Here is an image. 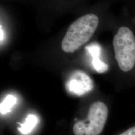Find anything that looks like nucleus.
<instances>
[{"label": "nucleus", "mask_w": 135, "mask_h": 135, "mask_svg": "<svg viewBox=\"0 0 135 135\" xmlns=\"http://www.w3.org/2000/svg\"><path fill=\"white\" fill-rule=\"evenodd\" d=\"M16 98L13 94H8L5 98L0 105V113L1 114H5L11 111V108L16 104Z\"/></svg>", "instance_id": "obj_7"}, {"label": "nucleus", "mask_w": 135, "mask_h": 135, "mask_svg": "<svg viewBox=\"0 0 135 135\" xmlns=\"http://www.w3.org/2000/svg\"><path fill=\"white\" fill-rule=\"evenodd\" d=\"M67 89L71 93L82 96L90 92L94 88L93 81L86 73L82 71H75L69 78Z\"/></svg>", "instance_id": "obj_4"}, {"label": "nucleus", "mask_w": 135, "mask_h": 135, "mask_svg": "<svg viewBox=\"0 0 135 135\" xmlns=\"http://www.w3.org/2000/svg\"><path fill=\"white\" fill-rule=\"evenodd\" d=\"M1 42H2V40H3V29H2V26H1Z\"/></svg>", "instance_id": "obj_9"}, {"label": "nucleus", "mask_w": 135, "mask_h": 135, "mask_svg": "<svg viewBox=\"0 0 135 135\" xmlns=\"http://www.w3.org/2000/svg\"><path fill=\"white\" fill-rule=\"evenodd\" d=\"M99 19L89 13L78 18L69 26L61 42V48L66 53H73L90 40L97 30Z\"/></svg>", "instance_id": "obj_1"}, {"label": "nucleus", "mask_w": 135, "mask_h": 135, "mask_svg": "<svg viewBox=\"0 0 135 135\" xmlns=\"http://www.w3.org/2000/svg\"><path fill=\"white\" fill-rule=\"evenodd\" d=\"M86 49L92 57V65L93 68L99 73H104L108 70V65L100 60L101 47L99 44L94 43L88 45Z\"/></svg>", "instance_id": "obj_5"}, {"label": "nucleus", "mask_w": 135, "mask_h": 135, "mask_svg": "<svg viewBox=\"0 0 135 135\" xmlns=\"http://www.w3.org/2000/svg\"><path fill=\"white\" fill-rule=\"evenodd\" d=\"M115 58L118 66L124 72H128L135 65V36L129 28L118 29L113 40Z\"/></svg>", "instance_id": "obj_2"}, {"label": "nucleus", "mask_w": 135, "mask_h": 135, "mask_svg": "<svg viewBox=\"0 0 135 135\" xmlns=\"http://www.w3.org/2000/svg\"><path fill=\"white\" fill-rule=\"evenodd\" d=\"M108 109L104 103L94 102L89 109L87 119L79 121L73 128L75 135H99L105 125Z\"/></svg>", "instance_id": "obj_3"}, {"label": "nucleus", "mask_w": 135, "mask_h": 135, "mask_svg": "<svg viewBox=\"0 0 135 135\" xmlns=\"http://www.w3.org/2000/svg\"><path fill=\"white\" fill-rule=\"evenodd\" d=\"M119 135H135V126L129 128Z\"/></svg>", "instance_id": "obj_8"}, {"label": "nucleus", "mask_w": 135, "mask_h": 135, "mask_svg": "<svg viewBox=\"0 0 135 135\" xmlns=\"http://www.w3.org/2000/svg\"><path fill=\"white\" fill-rule=\"evenodd\" d=\"M38 118L36 115L30 114L27 116L25 123L23 124H20L18 130L23 134H28L33 131L34 128L38 123Z\"/></svg>", "instance_id": "obj_6"}]
</instances>
